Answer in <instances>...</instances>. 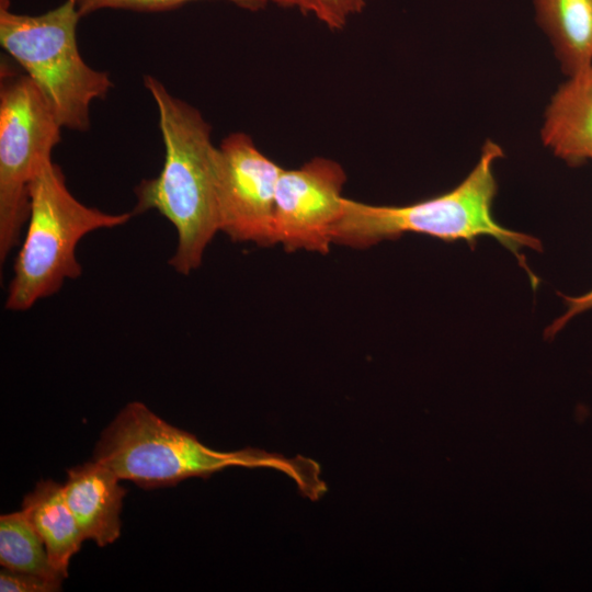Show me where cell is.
Instances as JSON below:
<instances>
[{"label":"cell","mask_w":592,"mask_h":592,"mask_svg":"<svg viewBox=\"0 0 592 592\" xmlns=\"http://www.w3.org/2000/svg\"><path fill=\"white\" fill-rule=\"evenodd\" d=\"M195 0H78V10L81 16L104 9H121L137 12H160L182 7ZM241 8L258 10L269 0H227Z\"/></svg>","instance_id":"15"},{"label":"cell","mask_w":592,"mask_h":592,"mask_svg":"<svg viewBox=\"0 0 592 592\" xmlns=\"http://www.w3.org/2000/svg\"><path fill=\"white\" fill-rule=\"evenodd\" d=\"M282 171L247 134L224 138L216 158L219 231L236 242L275 244V194Z\"/></svg>","instance_id":"7"},{"label":"cell","mask_w":592,"mask_h":592,"mask_svg":"<svg viewBox=\"0 0 592 592\" xmlns=\"http://www.w3.org/2000/svg\"><path fill=\"white\" fill-rule=\"evenodd\" d=\"M60 580L42 576L13 571L2 568L0 572L1 592H56L61 590Z\"/></svg>","instance_id":"16"},{"label":"cell","mask_w":592,"mask_h":592,"mask_svg":"<svg viewBox=\"0 0 592 592\" xmlns=\"http://www.w3.org/2000/svg\"><path fill=\"white\" fill-rule=\"evenodd\" d=\"M111 468L91 460L68 469L66 501L86 539L103 547L121 535V511L126 489Z\"/></svg>","instance_id":"9"},{"label":"cell","mask_w":592,"mask_h":592,"mask_svg":"<svg viewBox=\"0 0 592 592\" xmlns=\"http://www.w3.org/2000/svg\"><path fill=\"white\" fill-rule=\"evenodd\" d=\"M78 0L39 15L9 10L0 0V44L36 84L62 127L87 130L90 105L113 87L105 71L91 68L77 44Z\"/></svg>","instance_id":"5"},{"label":"cell","mask_w":592,"mask_h":592,"mask_svg":"<svg viewBox=\"0 0 592 592\" xmlns=\"http://www.w3.org/2000/svg\"><path fill=\"white\" fill-rule=\"evenodd\" d=\"M21 510L43 539L54 567L67 578L69 561L84 538L66 501L64 485L38 481L24 497Z\"/></svg>","instance_id":"11"},{"label":"cell","mask_w":592,"mask_h":592,"mask_svg":"<svg viewBox=\"0 0 592 592\" xmlns=\"http://www.w3.org/2000/svg\"><path fill=\"white\" fill-rule=\"evenodd\" d=\"M502 156L500 145L487 140L476 166L457 186L409 205L379 206L344 197L342 216L332 234L333 243L367 248L411 232L448 242L464 240L473 247L478 238L491 237L516 255L536 286L537 278L520 251H542V242L503 227L492 214L498 191L494 163Z\"/></svg>","instance_id":"3"},{"label":"cell","mask_w":592,"mask_h":592,"mask_svg":"<svg viewBox=\"0 0 592 592\" xmlns=\"http://www.w3.org/2000/svg\"><path fill=\"white\" fill-rule=\"evenodd\" d=\"M540 137L569 166L592 160V66L570 75L554 93Z\"/></svg>","instance_id":"10"},{"label":"cell","mask_w":592,"mask_h":592,"mask_svg":"<svg viewBox=\"0 0 592 592\" xmlns=\"http://www.w3.org/2000/svg\"><path fill=\"white\" fill-rule=\"evenodd\" d=\"M92 460L146 489L173 486L192 477L208 478L229 467L278 470L312 501L319 500L328 489L320 477L319 464L311 458L300 455L287 458L253 447L216 451L139 401L127 403L103 430Z\"/></svg>","instance_id":"1"},{"label":"cell","mask_w":592,"mask_h":592,"mask_svg":"<svg viewBox=\"0 0 592 592\" xmlns=\"http://www.w3.org/2000/svg\"><path fill=\"white\" fill-rule=\"evenodd\" d=\"M0 563L13 571L66 579L52 563L43 539L22 510L0 516Z\"/></svg>","instance_id":"13"},{"label":"cell","mask_w":592,"mask_h":592,"mask_svg":"<svg viewBox=\"0 0 592 592\" xmlns=\"http://www.w3.org/2000/svg\"><path fill=\"white\" fill-rule=\"evenodd\" d=\"M345 181L342 167L321 157L297 169H283L275 194V244L288 252H329L343 212Z\"/></svg>","instance_id":"8"},{"label":"cell","mask_w":592,"mask_h":592,"mask_svg":"<svg viewBox=\"0 0 592 592\" xmlns=\"http://www.w3.org/2000/svg\"><path fill=\"white\" fill-rule=\"evenodd\" d=\"M44 95L25 75L2 72L0 86V261L22 240L30 214V185L52 159L60 129Z\"/></svg>","instance_id":"6"},{"label":"cell","mask_w":592,"mask_h":592,"mask_svg":"<svg viewBox=\"0 0 592 592\" xmlns=\"http://www.w3.org/2000/svg\"><path fill=\"white\" fill-rule=\"evenodd\" d=\"M566 310L554 320L546 329V335L554 337L560 331L571 319L581 315L584 311L592 309V288L584 294L578 296H562Z\"/></svg>","instance_id":"17"},{"label":"cell","mask_w":592,"mask_h":592,"mask_svg":"<svg viewBox=\"0 0 592 592\" xmlns=\"http://www.w3.org/2000/svg\"><path fill=\"white\" fill-rule=\"evenodd\" d=\"M369 0H269L284 8H296L314 15L328 29L339 31L355 14L363 11Z\"/></svg>","instance_id":"14"},{"label":"cell","mask_w":592,"mask_h":592,"mask_svg":"<svg viewBox=\"0 0 592 592\" xmlns=\"http://www.w3.org/2000/svg\"><path fill=\"white\" fill-rule=\"evenodd\" d=\"M144 86L158 109L164 161L159 175L136 186L133 214L155 209L174 226L178 244L169 264L187 275L198 269L207 246L219 231L217 147L198 110L173 96L150 75L144 76Z\"/></svg>","instance_id":"2"},{"label":"cell","mask_w":592,"mask_h":592,"mask_svg":"<svg viewBox=\"0 0 592 592\" xmlns=\"http://www.w3.org/2000/svg\"><path fill=\"white\" fill-rule=\"evenodd\" d=\"M133 212L110 214L90 207L69 191L60 167L46 160L30 185L26 231L13 265L4 307L24 311L56 294L66 280L78 278L79 241L98 229L126 224Z\"/></svg>","instance_id":"4"},{"label":"cell","mask_w":592,"mask_h":592,"mask_svg":"<svg viewBox=\"0 0 592 592\" xmlns=\"http://www.w3.org/2000/svg\"><path fill=\"white\" fill-rule=\"evenodd\" d=\"M536 19L563 71L592 66V0H533Z\"/></svg>","instance_id":"12"}]
</instances>
